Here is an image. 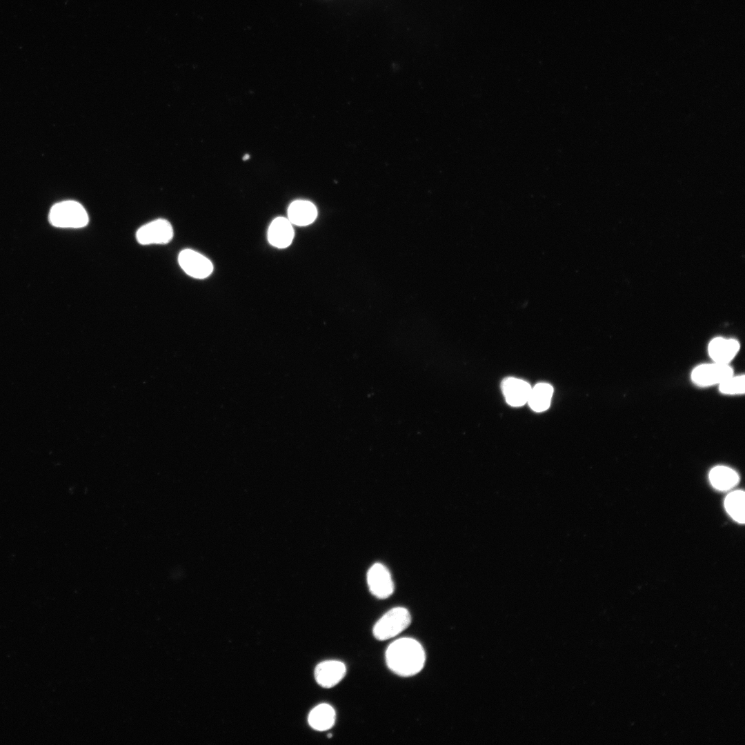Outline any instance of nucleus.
<instances>
[{
    "mask_svg": "<svg viewBox=\"0 0 745 745\" xmlns=\"http://www.w3.org/2000/svg\"><path fill=\"white\" fill-rule=\"evenodd\" d=\"M744 376L733 377L726 379L719 384V390L724 394L735 395L744 393Z\"/></svg>",
    "mask_w": 745,
    "mask_h": 745,
    "instance_id": "17",
    "label": "nucleus"
},
{
    "mask_svg": "<svg viewBox=\"0 0 745 745\" xmlns=\"http://www.w3.org/2000/svg\"><path fill=\"white\" fill-rule=\"evenodd\" d=\"M88 220L83 206L75 201L57 203L51 208L49 213L50 222L59 228H82L88 224Z\"/></svg>",
    "mask_w": 745,
    "mask_h": 745,
    "instance_id": "2",
    "label": "nucleus"
},
{
    "mask_svg": "<svg viewBox=\"0 0 745 745\" xmlns=\"http://www.w3.org/2000/svg\"><path fill=\"white\" fill-rule=\"evenodd\" d=\"M294 238L292 224L285 217H279L270 223L268 230L269 243L278 248L289 246Z\"/></svg>",
    "mask_w": 745,
    "mask_h": 745,
    "instance_id": "10",
    "label": "nucleus"
},
{
    "mask_svg": "<svg viewBox=\"0 0 745 745\" xmlns=\"http://www.w3.org/2000/svg\"><path fill=\"white\" fill-rule=\"evenodd\" d=\"M178 261L183 271L193 278H206L213 270V265L207 257L191 249L181 251Z\"/></svg>",
    "mask_w": 745,
    "mask_h": 745,
    "instance_id": "5",
    "label": "nucleus"
},
{
    "mask_svg": "<svg viewBox=\"0 0 745 745\" xmlns=\"http://www.w3.org/2000/svg\"><path fill=\"white\" fill-rule=\"evenodd\" d=\"M335 709L328 704H321L315 706L308 715V723L315 730L324 731L328 730L335 722Z\"/></svg>",
    "mask_w": 745,
    "mask_h": 745,
    "instance_id": "13",
    "label": "nucleus"
},
{
    "mask_svg": "<svg viewBox=\"0 0 745 745\" xmlns=\"http://www.w3.org/2000/svg\"><path fill=\"white\" fill-rule=\"evenodd\" d=\"M733 375V369L728 365L715 362L697 366L691 373L694 383L702 386L720 384Z\"/></svg>",
    "mask_w": 745,
    "mask_h": 745,
    "instance_id": "6",
    "label": "nucleus"
},
{
    "mask_svg": "<svg viewBox=\"0 0 745 745\" xmlns=\"http://www.w3.org/2000/svg\"><path fill=\"white\" fill-rule=\"evenodd\" d=\"M248 158H249V155H246V156H245V157H244V160H246V159H248Z\"/></svg>",
    "mask_w": 745,
    "mask_h": 745,
    "instance_id": "18",
    "label": "nucleus"
},
{
    "mask_svg": "<svg viewBox=\"0 0 745 745\" xmlns=\"http://www.w3.org/2000/svg\"><path fill=\"white\" fill-rule=\"evenodd\" d=\"M317 216L316 206L306 200H296L288 209V219L292 224L305 226L312 223Z\"/></svg>",
    "mask_w": 745,
    "mask_h": 745,
    "instance_id": "11",
    "label": "nucleus"
},
{
    "mask_svg": "<svg viewBox=\"0 0 745 745\" xmlns=\"http://www.w3.org/2000/svg\"><path fill=\"white\" fill-rule=\"evenodd\" d=\"M553 394V386L547 383H539L531 388L527 403L537 413L548 409Z\"/></svg>",
    "mask_w": 745,
    "mask_h": 745,
    "instance_id": "14",
    "label": "nucleus"
},
{
    "mask_svg": "<svg viewBox=\"0 0 745 745\" xmlns=\"http://www.w3.org/2000/svg\"><path fill=\"white\" fill-rule=\"evenodd\" d=\"M744 492L735 490L726 497L724 506L727 513L736 522L744 523Z\"/></svg>",
    "mask_w": 745,
    "mask_h": 745,
    "instance_id": "16",
    "label": "nucleus"
},
{
    "mask_svg": "<svg viewBox=\"0 0 745 745\" xmlns=\"http://www.w3.org/2000/svg\"><path fill=\"white\" fill-rule=\"evenodd\" d=\"M346 673L345 664L337 660L324 661L319 664L315 670V677L318 684L324 688H330L344 677Z\"/></svg>",
    "mask_w": 745,
    "mask_h": 745,
    "instance_id": "8",
    "label": "nucleus"
},
{
    "mask_svg": "<svg viewBox=\"0 0 745 745\" xmlns=\"http://www.w3.org/2000/svg\"><path fill=\"white\" fill-rule=\"evenodd\" d=\"M388 668L401 677H410L419 673L424 666L426 653L416 639L399 638L392 642L386 650Z\"/></svg>",
    "mask_w": 745,
    "mask_h": 745,
    "instance_id": "1",
    "label": "nucleus"
},
{
    "mask_svg": "<svg viewBox=\"0 0 745 745\" xmlns=\"http://www.w3.org/2000/svg\"><path fill=\"white\" fill-rule=\"evenodd\" d=\"M367 582L370 593L379 599L390 597L394 591V584L390 572L383 564H373L367 573Z\"/></svg>",
    "mask_w": 745,
    "mask_h": 745,
    "instance_id": "7",
    "label": "nucleus"
},
{
    "mask_svg": "<svg viewBox=\"0 0 745 745\" xmlns=\"http://www.w3.org/2000/svg\"><path fill=\"white\" fill-rule=\"evenodd\" d=\"M739 349V344L735 339H726L722 337L713 339L708 345L710 357L716 363L728 364L735 356Z\"/></svg>",
    "mask_w": 745,
    "mask_h": 745,
    "instance_id": "12",
    "label": "nucleus"
},
{
    "mask_svg": "<svg viewBox=\"0 0 745 745\" xmlns=\"http://www.w3.org/2000/svg\"><path fill=\"white\" fill-rule=\"evenodd\" d=\"M709 479L714 488L719 490H727L735 486L739 481L737 473L733 469L724 466H715L709 473Z\"/></svg>",
    "mask_w": 745,
    "mask_h": 745,
    "instance_id": "15",
    "label": "nucleus"
},
{
    "mask_svg": "<svg viewBox=\"0 0 745 745\" xmlns=\"http://www.w3.org/2000/svg\"><path fill=\"white\" fill-rule=\"evenodd\" d=\"M328 737H332V735L329 734V735H328Z\"/></svg>",
    "mask_w": 745,
    "mask_h": 745,
    "instance_id": "19",
    "label": "nucleus"
},
{
    "mask_svg": "<svg viewBox=\"0 0 745 745\" xmlns=\"http://www.w3.org/2000/svg\"><path fill=\"white\" fill-rule=\"evenodd\" d=\"M530 385L526 381L507 377L501 382V390L508 404L519 407L527 403L531 390Z\"/></svg>",
    "mask_w": 745,
    "mask_h": 745,
    "instance_id": "9",
    "label": "nucleus"
},
{
    "mask_svg": "<svg viewBox=\"0 0 745 745\" xmlns=\"http://www.w3.org/2000/svg\"><path fill=\"white\" fill-rule=\"evenodd\" d=\"M173 229L166 219H159L140 227L137 233V241L142 245L165 244L171 241Z\"/></svg>",
    "mask_w": 745,
    "mask_h": 745,
    "instance_id": "4",
    "label": "nucleus"
},
{
    "mask_svg": "<svg viewBox=\"0 0 745 745\" xmlns=\"http://www.w3.org/2000/svg\"><path fill=\"white\" fill-rule=\"evenodd\" d=\"M410 623L411 616L409 611L404 607H395L375 623L372 634L378 640H387L401 633Z\"/></svg>",
    "mask_w": 745,
    "mask_h": 745,
    "instance_id": "3",
    "label": "nucleus"
}]
</instances>
